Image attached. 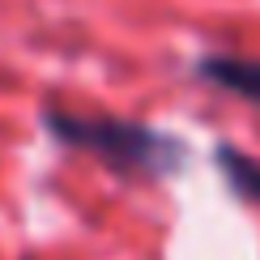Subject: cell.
<instances>
[{"label": "cell", "instance_id": "1", "mask_svg": "<svg viewBox=\"0 0 260 260\" xmlns=\"http://www.w3.org/2000/svg\"><path fill=\"white\" fill-rule=\"evenodd\" d=\"M56 137L69 145L90 149V154L107 158L120 171H145V175H167L179 167V145L171 137L154 133L145 124L128 120H81V115H51Z\"/></svg>", "mask_w": 260, "mask_h": 260}, {"label": "cell", "instance_id": "2", "mask_svg": "<svg viewBox=\"0 0 260 260\" xmlns=\"http://www.w3.org/2000/svg\"><path fill=\"white\" fill-rule=\"evenodd\" d=\"M201 73H205L209 81H218L222 90H231V94H239V99H247V103L260 107V60L213 56V60H205Z\"/></svg>", "mask_w": 260, "mask_h": 260}, {"label": "cell", "instance_id": "3", "mask_svg": "<svg viewBox=\"0 0 260 260\" xmlns=\"http://www.w3.org/2000/svg\"><path fill=\"white\" fill-rule=\"evenodd\" d=\"M222 167L231 171V183H239V192L260 197V167H256V162H247L239 154H231V149H222Z\"/></svg>", "mask_w": 260, "mask_h": 260}]
</instances>
